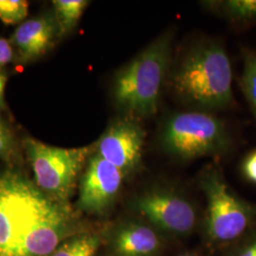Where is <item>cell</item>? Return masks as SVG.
Returning <instances> with one entry per match:
<instances>
[{
	"label": "cell",
	"mask_w": 256,
	"mask_h": 256,
	"mask_svg": "<svg viewBox=\"0 0 256 256\" xmlns=\"http://www.w3.org/2000/svg\"><path fill=\"white\" fill-rule=\"evenodd\" d=\"M14 58V48L10 41L0 38V74L4 66H6Z\"/></svg>",
	"instance_id": "obj_19"
},
{
	"label": "cell",
	"mask_w": 256,
	"mask_h": 256,
	"mask_svg": "<svg viewBox=\"0 0 256 256\" xmlns=\"http://www.w3.org/2000/svg\"><path fill=\"white\" fill-rule=\"evenodd\" d=\"M14 149V136L5 122L0 117V158L8 160Z\"/></svg>",
	"instance_id": "obj_17"
},
{
	"label": "cell",
	"mask_w": 256,
	"mask_h": 256,
	"mask_svg": "<svg viewBox=\"0 0 256 256\" xmlns=\"http://www.w3.org/2000/svg\"><path fill=\"white\" fill-rule=\"evenodd\" d=\"M160 246L154 230L132 223L120 230L115 239V250L120 256H152Z\"/></svg>",
	"instance_id": "obj_11"
},
{
	"label": "cell",
	"mask_w": 256,
	"mask_h": 256,
	"mask_svg": "<svg viewBox=\"0 0 256 256\" xmlns=\"http://www.w3.org/2000/svg\"><path fill=\"white\" fill-rule=\"evenodd\" d=\"M70 226L66 203L16 174L0 178V256H50Z\"/></svg>",
	"instance_id": "obj_1"
},
{
	"label": "cell",
	"mask_w": 256,
	"mask_h": 256,
	"mask_svg": "<svg viewBox=\"0 0 256 256\" xmlns=\"http://www.w3.org/2000/svg\"><path fill=\"white\" fill-rule=\"evenodd\" d=\"M126 176L93 153L82 176L78 206L90 214L108 210L117 198Z\"/></svg>",
	"instance_id": "obj_9"
},
{
	"label": "cell",
	"mask_w": 256,
	"mask_h": 256,
	"mask_svg": "<svg viewBox=\"0 0 256 256\" xmlns=\"http://www.w3.org/2000/svg\"><path fill=\"white\" fill-rule=\"evenodd\" d=\"M174 36V30H167L118 72L113 96L124 115L142 120L158 112L172 64Z\"/></svg>",
	"instance_id": "obj_3"
},
{
	"label": "cell",
	"mask_w": 256,
	"mask_h": 256,
	"mask_svg": "<svg viewBox=\"0 0 256 256\" xmlns=\"http://www.w3.org/2000/svg\"><path fill=\"white\" fill-rule=\"evenodd\" d=\"M169 86L192 110L212 112L236 106L232 70L224 45L214 39L198 42L171 64Z\"/></svg>",
	"instance_id": "obj_2"
},
{
	"label": "cell",
	"mask_w": 256,
	"mask_h": 256,
	"mask_svg": "<svg viewBox=\"0 0 256 256\" xmlns=\"http://www.w3.org/2000/svg\"><path fill=\"white\" fill-rule=\"evenodd\" d=\"M241 171L247 180L256 184V149L246 156L241 165Z\"/></svg>",
	"instance_id": "obj_18"
},
{
	"label": "cell",
	"mask_w": 256,
	"mask_h": 256,
	"mask_svg": "<svg viewBox=\"0 0 256 256\" xmlns=\"http://www.w3.org/2000/svg\"><path fill=\"white\" fill-rule=\"evenodd\" d=\"M100 242L96 236H76L57 248L52 256H95Z\"/></svg>",
	"instance_id": "obj_15"
},
{
	"label": "cell",
	"mask_w": 256,
	"mask_h": 256,
	"mask_svg": "<svg viewBox=\"0 0 256 256\" xmlns=\"http://www.w3.org/2000/svg\"><path fill=\"white\" fill-rule=\"evenodd\" d=\"M241 54L243 70L239 78V86L256 120V50L242 46Z\"/></svg>",
	"instance_id": "obj_14"
},
{
	"label": "cell",
	"mask_w": 256,
	"mask_h": 256,
	"mask_svg": "<svg viewBox=\"0 0 256 256\" xmlns=\"http://www.w3.org/2000/svg\"><path fill=\"white\" fill-rule=\"evenodd\" d=\"M7 84V76L4 74H0V110L5 108L4 92Z\"/></svg>",
	"instance_id": "obj_21"
},
{
	"label": "cell",
	"mask_w": 256,
	"mask_h": 256,
	"mask_svg": "<svg viewBox=\"0 0 256 256\" xmlns=\"http://www.w3.org/2000/svg\"><path fill=\"white\" fill-rule=\"evenodd\" d=\"M60 36L54 16L46 14L23 22L10 42L16 48L19 61L28 63L45 54Z\"/></svg>",
	"instance_id": "obj_10"
},
{
	"label": "cell",
	"mask_w": 256,
	"mask_h": 256,
	"mask_svg": "<svg viewBox=\"0 0 256 256\" xmlns=\"http://www.w3.org/2000/svg\"><path fill=\"white\" fill-rule=\"evenodd\" d=\"M137 212L152 224L174 234H186L194 228L196 210L192 203L168 189H150L133 202Z\"/></svg>",
	"instance_id": "obj_8"
},
{
	"label": "cell",
	"mask_w": 256,
	"mask_h": 256,
	"mask_svg": "<svg viewBox=\"0 0 256 256\" xmlns=\"http://www.w3.org/2000/svg\"><path fill=\"white\" fill-rule=\"evenodd\" d=\"M54 18L63 36L72 32L82 18L90 1L86 0H54Z\"/></svg>",
	"instance_id": "obj_13"
},
{
	"label": "cell",
	"mask_w": 256,
	"mask_h": 256,
	"mask_svg": "<svg viewBox=\"0 0 256 256\" xmlns=\"http://www.w3.org/2000/svg\"><path fill=\"white\" fill-rule=\"evenodd\" d=\"M28 9L25 0H0V19L8 25L18 24L27 18Z\"/></svg>",
	"instance_id": "obj_16"
},
{
	"label": "cell",
	"mask_w": 256,
	"mask_h": 256,
	"mask_svg": "<svg viewBox=\"0 0 256 256\" xmlns=\"http://www.w3.org/2000/svg\"><path fill=\"white\" fill-rule=\"evenodd\" d=\"M200 185L208 203L207 226L210 236L229 242L242 236L256 218V208L232 192L214 166L205 168Z\"/></svg>",
	"instance_id": "obj_6"
},
{
	"label": "cell",
	"mask_w": 256,
	"mask_h": 256,
	"mask_svg": "<svg viewBox=\"0 0 256 256\" xmlns=\"http://www.w3.org/2000/svg\"><path fill=\"white\" fill-rule=\"evenodd\" d=\"M236 256H256V236L252 238L247 244L238 252Z\"/></svg>",
	"instance_id": "obj_20"
},
{
	"label": "cell",
	"mask_w": 256,
	"mask_h": 256,
	"mask_svg": "<svg viewBox=\"0 0 256 256\" xmlns=\"http://www.w3.org/2000/svg\"><path fill=\"white\" fill-rule=\"evenodd\" d=\"M160 148L180 160L223 156L234 148L228 126L212 112L185 110L169 114L158 133Z\"/></svg>",
	"instance_id": "obj_4"
},
{
	"label": "cell",
	"mask_w": 256,
	"mask_h": 256,
	"mask_svg": "<svg viewBox=\"0 0 256 256\" xmlns=\"http://www.w3.org/2000/svg\"></svg>",
	"instance_id": "obj_22"
},
{
	"label": "cell",
	"mask_w": 256,
	"mask_h": 256,
	"mask_svg": "<svg viewBox=\"0 0 256 256\" xmlns=\"http://www.w3.org/2000/svg\"><path fill=\"white\" fill-rule=\"evenodd\" d=\"M24 149L38 188L50 198L66 203L74 191L78 176L94 153V144L62 148L30 138L24 140Z\"/></svg>",
	"instance_id": "obj_5"
},
{
	"label": "cell",
	"mask_w": 256,
	"mask_h": 256,
	"mask_svg": "<svg viewBox=\"0 0 256 256\" xmlns=\"http://www.w3.org/2000/svg\"><path fill=\"white\" fill-rule=\"evenodd\" d=\"M146 138L140 120L124 115L114 120L94 144V153L128 176L142 164Z\"/></svg>",
	"instance_id": "obj_7"
},
{
	"label": "cell",
	"mask_w": 256,
	"mask_h": 256,
	"mask_svg": "<svg viewBox=\"0 0 256 256\" xmlns=\"http://www.w3.org/2000/svg\"><path fill=\"white\" fill-rule=\"evenodd\" d=\"M205 9L238 28L256 26V0H222L202 2Z\"/></svg>",
	"instance_id": "obj_12"
}]
</instances>
